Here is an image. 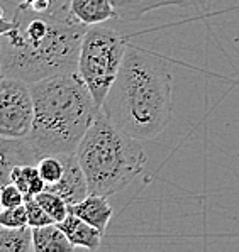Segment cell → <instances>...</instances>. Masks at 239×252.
Returning <instances> with one entry per match:
<instances>
[{
	"label": "cell",
	"instance_id": "6da1fadb",
	"mask_svg": "<svg viewBox=\"0 0 239 252\" xmlns=\"http://www.w3.org/2000/svg\"><path fill=\"white\" fill-rule=\"evenodd\" d=\"M14 27L2 36L0 73L28 83L78 71V58L88 26L70 9V0H58L37 12L19 3Z\"/></svg>",
	"mask_w": 239,
	"mask_h": 252
},
{
	"label": "cell",
	"instance_id": "7a4b0ae2",
	"mask_svg": "<svg viewBox=\"0 0 239 252\" xmlns=\"http://www.w3.org/2000/svg\"><path fill=\"white\" fill-rule=\"evenodd\" d=\"M102 112L137 141L163 134L173 120V73L161 56L129 46Z\"/></svg>",
	"mask_w": 239,
	"mask_h": 252
},
{
	"label": "cell",
	"instance_id": "3957f363",
	"mask_svg": "<svg viewBox=\"0 0 239 252\" xmlns=\"http://www.w3.org/2000/svg\"><path fill=\"white\" fill-rule=\"evenodd\" d=\"M34 122L28 142L37 158L76 153L102 108L95 103L78 71L31 83Z\"/></svg>",
	"mask_w": 239,
	"mask_h": 252
},
{
	"label": "cell",
	"instance_id": "277c9868",
	"mask_svg": "<svg viewBox=\"0 0 239 252\" xmlns=\"http://www.w3.org/2000/svg\"><path fill=\"white\" fill-rule=\"evenodd\" d=\"M76 158L87 178L88 191L107 198L126 189L148 162L141 141L122 132L102 110L83 135Z\"/></svg>",
	"mask_w": 239,
	"mask_h": 252
},
{
	"label": "cell",
	"instance_id": "5b68a950",
	"mask_svg": "<svg viewBox=\"0 0 239 252\" xmlns=\"http://www.w3.org/2000/svg\"><path fill=\"white\" fill-rule=\"evenodd\" d=\"M129 48L122 32L105 24L88 26L78 58V75L102 108L107 93L119 75Z\"/></svg>",
	"mask_w": 239,
	"mask_h": 252
},
{
	"label": "cell",
	"instance_id": "8992f818",
	"mask_svg": "<svg viewBox=\"0 0 239 252\" xmlns=\"http://www.w3.org/2000/svg\"><path fill=\"white\" fill-rule=\"evenodd\" d=\"M34 122V100L31 83L2 76L0 78V135L7 139H26Z\"/></svg>",
	"mask_w": 239,
	"mask_h": 252
},
{
	"label": "cell",
	"instance_id": "52a82bcc",
	"mask_svg": "<svg viewBox=\"0 0 239 252\" xmlns=\"http://www.w3.org/2000/svg\"><path fill=\"white\" fill-rule=\"evenodd\" d=\"M65 164V173L60 178V181H56L55 185L46 186V189L55 191L61 196L65 201L70 205H75L78 201H82L85 196H88V183L85 173L80 166V161L76 158V153L73 154H60Z\"/></svg>",
	"mask_w": 239,
	"mask_h": 252
},
{
	"label": "cell",
	"instance_id": "ba28073f",
	"mask_svg": "<svg viewBox=\"0 0 239 252\" xmlns=\"http://www.w3.org/2000/svg\"><path fill=\"white\" fill-rule=\"evenodd\" d=\"M39 158L28 139H7L0 135V189L10 183L12 169L19 164H37Z\"/></svg>",
	"mask_w": 239,
	"mask_h": 252
},
{
	"label": "cell",
	"instance_id": "9c48e42d",
	"mask_svg": "<svg viewBox=\"0 0 239 252\" xmlns=\"http://www.w3.org/2000/svg\"><path fill=\"white\" fill-rule=\"evenodd\" d=\"M209 0H114L117 17L127 22H136L146 14L165 7H178V9H204Z\"/></svg>",
	"mask_w": 239,
	"mask_h": 252
},
{
	"label": "cell",
	"instance_id": "30bf717a",
	"mask_svg": "<svg viewBox=\"0 0 239 252\" xmlns=\"http://www.w3.org/2000/svg\"><path fill=\"white\" fill-rule=\"evenodd\" d=\"M68 210L75 215H78L80 219H83L87 223L94 225L95 228H99L100 232L105 234L109 222L114 215V210L110 207L107 196L102 195H94V193H88V196H85L82 201L75 205H70Z\"/></svg>",
	"mask_w": 239,
	"mask_h": 252
},
{
	"label": "cell",
	"instance_id": "8fae6325",
	"mask_svg": "<svg viewBox=\"0 0 239 252\" xmlns=\"http://www.w3.org/2000/svg\"><path fill=\"white\" fill-rule=\"evenodd\" d=\"M58 227L65 232V235L75 247H83L88 251H97L102 244L103 232H100L99 228L87 223L83 219H80L75 213H68L67 219L61 220L58 223Z\"/></svg>",
	"mask_w": 239,
	"mask_h": 252
},
{
	"label": "cell",
	"instance_id": "7c38bea8",
	"mask_svg": "<svg viewBox=\"0 0 239 252\" xmlns=\"http://www.w3.org/2000/svg\"><path fill=\"white\" fill-rule=\"evenodd\" d=\"M70 9L85 26L103 24L117 17V10L110 0H70Z\"/></svg>",
	"mask_w": 239,
	"mask_h": 252
},
{
	"label": "cell",
	"instance_id": "4fadbf2b",
	"mask_svg": "<svg viewBox=\"0 0 239 252\" xmlns=\"http://www.w3.org/2000/svg\"><path fill=\"white\" fill-rule=\"evenodd\" d=\"M33 228V251L34 252H48V251H73L75 246L68 240L65 232L58 227V223H49L44 227H31Z\"/></svg>",
	"mask_w": 239,
	"mask_h": 252
},
{
	"label": "cell",
	"instance_id": "5bb4252c",
	"mask_svg": "<svg viewBox=\"0 0 239 252\" xmlns=\"http://www.w3.org/2000/svg\"><path fill=\"white\" fill-rule=\"evenodd\" d=\"M10 183H14L24 193L26 198L37 196L41 191L46 189V183L41 178L39 169L36 164H19L12 169L10 174Z\"/></svg>",
	"mask_w": 239,
	"mask_h": 252
},
{
	"label": "cell",
	"instance_id": "9a60e30c",
	"mask_svg": "<svg viewBox=\"0 0 239 252\" xmlns=\"http://www.w3.org/2000/svg\"><path fill=\"white\" fill-rule=\"evenodd\" d=\"M33 251V228L0 227V252H29Z\"/></svg>",
	"mask_w": 239,
	"mask_h": 252
},
{
	"label": "cell",
	"instance_id": "2e32d148",
	"mask_svg": "<svg viewBox=\"0 0 239 252\" xmlns=\"http://www.w3.org/2000/svg\"><path fill=\"white\" fill-rule=\"evenodd\" d=\"M36 198L41 203V207L48 212V215L51 217L56 223H60L61 220H65L68 213H70V210H68V203L55 191L44 189V191H41Z\"/></svg>",
	"mask_w": 239,
	"mask_h": 252
},
{
	"label": "cell",
	"instance_id": "e0dca14e",
	"mask_svg": "<svg viewBox=\"0 0 239 252\" xmlns=\"http://www.w3.org/2000/svg\"><path fill=\"white\" fill-rule=\"evenodd\" d=\"M37 169H39L41 178L44 180L46 186L55 185L56 181H60V178L65 173V164L60 154H49V156H42L37 161Z\"/></svg>",
	"mask_w": 239,
	"mask_h": 252
},
{
	"label": "cell",
	"instance_id": "ac0fdd59",
	"mask_svg": "<svg viewBox=\"0 0 239 252\" xmlns=\"http://www.w3.org/2000/svg\"><path fill=\"white\" fill-rule=\"evenodd\" d=\"M0 227H9V228L29 227L26 205H19V207H12V208H0Z\"/></svg>",
	"mask_w": 239,
	"mask_h": 252
},
{
	"label": "cell",
	"instance_id": "d6986e66",
	"mask_svg": "<svg viewBox=\"0 0 239 252\" xmlns=\"http://www.w3.org/2000/svg\"><path fill=\"white\" fill-rule=\"evenodd\" d=\"M26 210H28V219H29V227H44L49 223H56L51 217L48 215V212L41 207V203L37 201L36 196H29L24 201Z\"/></svg>",
	"mask_w": 239,
	"mask_h": 252
},
{
	"label": "cell",
	"instance_id": "ffe728a7",
	"mask_svg": "<svg viewBox=\"0 0 239 252\" xmlns=\"http://www.w3.org/2000/svg\"><path fill=\"white\" fill-rule=\"evenodd\" d=\"M24 201H26L24 193H22L14 183L5 185L0 189V208L19 207V205H24Z\"/></svg>",
	"mask_w": 239,
	"mask_h": 252
},
{
	"label": "cell",
	"instance_id": "44dd1931",
	"mask_svg": "<svg viewBox=\"0 0 239 252\" xmlns=\"http://www.w3.org/2000/svg\"><path fill=\"white\" fill-rule=\"evenodd\" d=\"M56 2L58 0H22L21 3L33 10H37V12H44V10L51 9Z\"/></svg>",
	"mask_w": 239,
	"mask_h": 252
},
{
	"label": "cell",
	"instance_id": "7402d4cb",
	"mask_svg": "<svg viewBox=\"0 0 239 252\" xmlns=\"http://www.w3.org/2000/svg\"><path fill=\"white\" fill-rule=\"evenodd\" d=\"M14 27V21L12 19H7L5 17V10L0 7V36H3V34H7L10 29Z\"/></svg>",
	"mask_w": 239,
	"mask_h": 252
},
{
	"label": "cell",
	"instance_id": "603a6c76",
	"mask_svg": "<svg viewBox=\"0 0 239 252\" xmlns=\"http://www.w3.org/2000/svg\"><path fill=\"white\" fill-rule=\"evenodd\" d=\"M0 56H2V36H0Z\"/></svg>",
	"mask_w": 239,
	"mask_h": 252
},
{
	"label": "cell",
	"instance_id": "cb8c5ba5",
	"mask_svg": "<svg viewBox=\"0 0 239 252\" xmlns=\"http://www.w3.org/2000/svg\"><path fill=\"white\" fill-rule=\"evenodd\" d=\"M0 78H2V73H0Z\"/></svg>",
	"mask_w": 239,
	"mask_h": 252
},
{
	"label": "cell",
	"instance_id": "d4e9b609",
	"mask_svg": "<svg viewBox=\"0 0 239 252\" xmlns=\"http://www.w3.org/2000/svg\"><path fill=\"white\" fill-rule=\"evenodd\" d=\"M110 2H112V3H114V0H110Z\"/></svg>",
	"mask_w": 239,
	"mask_h": 252
}]
</instances>
